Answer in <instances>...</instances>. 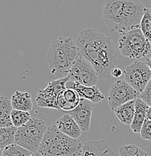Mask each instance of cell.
<instances>
[{
  "label": "cell",
  "mask_w": 151,
  "mask_h": 156,
  "mask_svg": "<svg viewBox=\"0 0 151 156\" xmlns=\"http://www.w3.org/2000/svg\"><path fill=\"white\" fill-rule=\"evenodd\" d=\"M125 80L141 94L151 80V70L147 63L135 61L125 68Z\"/></svg>",
  "instance_id": "8992f818"
},
{
  "label": "cell",
  "mask_w": 151,
  "mask_h": 156,
  "mask_svg": "<svg viewBox=\"0 0 151 156\" xmlns=\"http://www.w3.org/2000/svg\"><path fill=\"white\" fill-rule=\"evenodd\" d=\"M12 110L10 99L5 96H0V128L13 126L11 118Z\"/></svg>",
  "instance_id": "ffe728a7"
},
{
  "label": "cell",
  "mask_w": 151,
  "mask_h": 156,
  "mask_svg": "<svg viewBox=\"0 0 151 156\" xmlns=\"http://www.w3.org/2000/svg\"><path fill=\"white\" fill-rule=\"evenodd\" d=\"M141 94L138 92L123 80H118L111 84L108 92V105L111 110L114 111L121 105L140 98Z\"/></svg>",
  "instance_id": "ba28073f"
},
{
  "label": "cell",
  "mask_w": 151,
  "mask_h": 156,
  "mask_svg": "<svg viewBox=\"0 0 151 156\" xmlns=\"http://www.w3.org/2000/svg\"><path fill=\"white\" fill-rule=\"evenodd\" d=\"M32 153L25 148L14 144L3 149L2 156H31Z\"/></svg>",
  "instance_id": "603a6c76"
},
{
  "label": "cell",
  "mask_w": 151,
  "mask_h": 156,
  "mask_svg": "<svg viewBox=\"0 0 151 156\" xmlns=\"http://www.w3.org/2000/svg\"><path fill=\"white\" fill-rule=\"evenodd\" d=\"M81 156H120L108 145L104 140H90L84 143Z\"/></svg>",
  "instance_id": "4fadbf2b"
},
{
  "label": "cell",
  "mask_w": 151,
  "mask_h": 156,
  "mask_svg": "<svg viewBox=\"0 0 151 156\" xmlns=\"http://www.w3.org/2000/svg\"><path fill=\"white\" fill-rule=\"evenodd\" d=\"M79 53L77 44L71 37H59L53 41L46 56L52 74L57 79L68 77Z\"/></svg>",
  "instance_id": "7a4b0ae2"
},
{
  "label": "cell",
  "mask_w": 151,
  "mask_h": 156,
  "mask_svg": "<svg viewBox=\"0 0 151 156\" xmlns=\"http://www.w3.org/2000/svg\"><path fill=\"white\" fill-rule=\"evenodd\" d=\"M92 108V102L84 98H81L80 104L77 105V107L68 113L74 118L81 128V131L84 132L88 131L90 129Z\"/></svg>",
  "instance_id": "7c38bea8"
},
{
  "label": "cell",
  "mask_w": 151,
  "mask_h": 156,
  "mask_svg": "<svg viewBox=\"0 0 151 156\" xmlns=\"http://www.w3.org/2000/svg\"><path fill=\"white\" fill-rule=\"evenodd\" d=\"M145 62L147 63V65L149 66V68H150V69L151 70V57L147 58V59H146Z\"/></svg>",
  "instance_id": "f546056e"
},
{
  "label": "cell",
  "mask_w": 151,
  "mask_h": 156,
  "mask_svg": "<svg viewBox=\"0 0 151 156\" xmlns=\"http://www.w3.org/2000/svg\"><path fill=\"white\" fill-rule=\"evenodd\" d=\"M145 9L139 0H124V32L140 28Z\"/></svg>",
  "instance_id": "8fae6325"
},
{
  "label": "cell",
  "mask_w": 151,
  "mask_h": 156,
  "mask_svg": "<svg viewBox=\"0 0 151 156\" xmlns=\"http://www.w3.org/2000/svg\"><path fill=\"white\" fill-rule=\"evenodd\" d=\"M123 74V71H122L120 68L116 67L113 68L111 71V76L113 77H116V78H119Z\"/></svg>",
  "instance_id": "83f0119b"
},
{
  "label": "cell",
  "mask_w": 151,
  "mask_h": 156,
  "mask_svg": "<svg viewBox=\"0 0 151 156\" xmlns=\"http://www.w3.org/2000/svg\"><path fill=\"white\" fill-rule=\"evenodd\" d=\"M102 15L112 32H124V0H105Z\"/></svg>",
  "instance_id": "9c48e42d"
},
{
  "label": "cell",
  "mask_w": 151,
  "mask_h": 156,
  "mask_svg": "<svg viewBox=\"0 0 151 156\" xmlns=\"http://www.w3.org/2000/svg\"><path fill=\"white\" fill-rule=\"evenodd\" d=\"M147 119L149 120H151V106L149 107L147 113Z\"/></svg>",
  "instance_id": "f1b7e54d"
},
{
  "label": "cell",
  "mask_w": 151,
  "mask_h": 156,
  "mask_svg": "<svg viewBox=\"0 0 151 156\" xmlns=\"http://www.w3.org/2000/svg\"><path fill=\"white\" fill-rule=\"evenodd\" d=\"M11 122H12L13 126L16 128H20V127L27 124L31 119V115L30 112L21 111L13 109L11 114Z\"/></svg>",
  "instance_id": "7402d4cb"
},
{
  "label": "cell",
  "mask_w": 151,
  "mask_h": 156,
  "mask_svg": "<svg viewBox=\"0 0 151 156\" xmlns=\"http://www.w3.org/2000/svg\"><path fill=\"white\" fill-rule=\"evenodd\" d=\"M81 100V96L75 90L66 88L58 95V110L69 113L77 107Z\"/></svg>",
  "instance_id": "9a60e30c"
},
{
  "label": "cell",
  "mask_w": 151,
  "mask_h": 156,
  "mask_svg": "<svg viewBox=\"0 0 151 156\" xmlns=\"http://www.w3.org/2000/svg\"><path fill=\"white\" fill-rule=\"evenodd\" d=\"M143 34L151 42V9L146 8L140 24Z\"/></svg>",
  "instance_id": "d4e9b609"
},
{
  "label": "cell",
  "mask_w": 151,
  "mask_h": 156,
  "mask_svg": "<svg viewBox=\"0 0 151 156\" xmlns=\"http://www.w3.org/2000/svg\"><path fill=\"white\" fill-rule=\"evenodd\" d=\"M140 98L148 106H151V80L144 92L141 94Z\"/></svg>",
  "instance_id": "4316f807"
},
{
  "label": "cell",
  "mask_w": 151,
  "mask_h": 156,
  "mask_svg": "<svg viewBox=\"0 0 151 156\" xmlns=\"http://www.w3.org/2000/svg\"><path fill=\"white\" fill-rule=\"evenodd\" d=\"M76 44L80 54L93 66L99 79L111 77L112 70L119 62L111 37L88 28L80 32Z\"/></svg>",
  "instance_id": "6da1fadb"
},
{
  "label": "cell",
  "mask_w": 151,
  "mask_h": 156,
  "mask_svg": "<svg viewBox=\"0 0 151 156\" xmlns=\"http://www.w3.org/2000/svg\"><path fill=\"white\" fill-rule=\"evenodd\" d=\"M11 106L14 110L30 112L33 107L32 96L29 92L16 91L11 96Z\"/></svg>",
  "instance_id": "ac0fdd59"
},
{
  "label": "cell",
  "mask_w": 151,
  "mask_h": 156,
  "mask_svg": "<svg viewBox=\"0 0 151 156\" xmlns=\"http://www.w3.org/2000/svg\"><path fill=\"white\" fill-rule=\"evenodd\" d=\"M66 88L74 89L79 94L81 98L90 101L92 103H99L105 98V95L100 92L99 89L96 86L85 87L77 83L69 80L66 83Z\"/></svg>",
  "instance_id": "5bb4252c"
},
{
  "label": "cell",
  "mask_w": 151,
  "mask_h": 156,
  "mask_svg": "<svg viewBox=\"0 0 151 156\" xmlns=\"http://www.w3.org/2000/svg\"><path fill=\"white\" fill-rule=\"evenodd\" d=\"M120 156H148L147 152L135 144L123 146L119 149Z\"/></svg>",
  "instance_id": "cb8c5ba5"
},
{
  "label": "cell",
  "mask_w": 151,
  "mask_h": 156,
  "mask_svg": "<svg viewBox=\"0 0 151 156\" xmlns=\"http://www.w3.org/2000/svg\"><path fill=\"white\" fill-rule=\"evenodd\" d=\"M47 128L43 120L32 117L27 124L17 128L15 144L32 152H38Z\"/></svg>",
  "instance_id": "5b68a950"
},
{
  "label": "cell",
  "mask_w": 151,
  "mask_h": 156,
  "mask_svg": "<svg viewBox=\"0 0 151 156\" xmlns=\"http://www.w3.org/2000/svg\"><path fill=\"white\" fill-rule=\"evenodd\" d=\"M69 81L68 77L54 80L48 83L46 88L38 90L35 101L38 107L44 108L57 109V98L62 91L66 89V83Z\"/></svg>",
  "instance_id": "30bf717a"
},
{
  "label": "cell",
  "mask_w": 151,
  "mask_h": 156,
  "mask_svg": "<svg viewBox=\"0 0 151 156\" xmlns=\"http://www.w3.org/2000/svg\"><path fill=\"white\" fill-rule=\"evenodd\" d=\"M140 134L143 140L151 141V120L146 119L141 129Z\"/></svg>",
  "instance_id": "484cf974"
},
{
  "label": "cell",
  "mask_w": 151,
  "mask_h": 156,
  "mask_svg": "<svg viewBox=\"0 0 151 156\" xmlns=\"http://www.w3.org/2000/svg\"><path fill=\"white\" fill-rule=\"evenodd\" d=\"M2 149H0V156H2Z\"/></svg>",
  "instance_id": "1f68e13d"
},
{
  "label": "cell",
  "mask_w": 151,
  "mask_h": 156,
  "mask_svg": "<svg viewBox=\"0 0 151 156\" xmlns=\"http://www.w3.org/2000/svg\"><path fill=\"white\" fill-rule=\"evenodd\" d=\"M56 126L62 133L74 139H78L82 133L78 124L68 113L57 120Z\"/></svg>",
  "instance_id": "2e32d148"
},
{
  "label": "cell",
  "mask_w": 151,
  "mask_h": 156,
  "mask_svg": "<svg viewBox=\"0 0 151 156\" xmlns=\"http://www.w3.org/2000/svg\"><path fill=\"white\" fill-rule=\"evenodd\" d=\"M84 143L66 135L56 126L48 127L38 153L42 156H81Z\"/></svg>",
  "instance_id": "3957f363"
},
{
  "label": "cell",
  "mask_w": 151,
  "mask_h": 156,
  "mask_svg": "<svg viewBox=\"0 0 151 156\" xmlns=\"http://www.w3.org/2000/svg\"><path fill=\"white\" fill-rule=\"evenodd\" d=\"M31 156H42V155H40L39 153H38V152H33Z\"/></svg>",
  "instance_id": "4dcf8cb0"
},
{
  "label": "cell",
  "mask_w": 151,
  "mask_h": 156,
  "mask_svg": "<svg viewBox=\"0 0 151 156\" xmlns=\"http://www.w3.org/2000/svg\"><path fill=\"white\" fill-rule=\"evenodd\" d=\"M118 48L123 56L139 59L150 53L151 44L141 28H137L120 33Z\"/></svg>",
  "instance_id": "277c9868"
},
{
  "label": "cell",
  "mask_w": 151,
  "mask_h": 156,
  "mask_svg": "<svg viewBox=\"0 0 151 156\" xmlns=\"http://www.w3.org/2000/svg\"><path fill=\"white\" fill-rule=\"evenodd\" d=\"M135 111V100H133L121 105L113 112L120 122L130 126L134 119Z\"/></svg>",
  "instance_id": "d6986e66"
},
{
  "label": "cell",
  "mask_w": 151,
  "mask_h": 156,
  "mask_svg": "<svg viewBox=\"0 0 151 156\" xmlns=\"http://www.w3.org/2000/svg\"><path fill=\"white\" fill-rule=\"evenodd\" d=\"M69 80L85 87H93L99 82L98 74L93 66L79 53L68 75Z\"/></svg>",
  "instance_id": "52a82bcc"
},
{
  "label": "cell",
  "mask_w": 151,
  "mask_h": 156,
  "mask_svg": "<svg viewBox=\"0 0 151 156\" xmlns=\"http://www.w3.org/2000/svg\"><path fill=\"white\" fill-rule=\"evenodd\" d=\"M149 107L150 106H148L141 98L135 99V111L132 123L130 126L131 131L134 133H140L143 124L147 119Z\"/></svg>",
  "instance_id": "e0dca14e"
},
{
  "label": "cell",
  "mask_w": 151,
  "mask_h": 156,
  "mask_svg": "<svg viewBox=\"0 0 151 156\" xmlns=\"http://www.w3.org/2000/svg\"><path fill=\"white\" fill-rule=\"evenodd\" d=\"M17 128L14 126L0 128V149L15 144V135Z\"/></svg>",
  "instance_id": "44dd1931"
}]
</instances>
